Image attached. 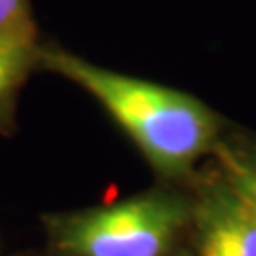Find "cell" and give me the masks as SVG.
<instances>
[{
  "instance_id": "8992f818",
  "label": "cell",
  "mask_w": 256,
  "mask_h": 256,
  "mask_svg": "<svg viewBox=\"0 0 256 256\" xmlns=\"http://www.w3.org/2000/svg\"><path fill=\"white\" fill-rule=\"evenodd\" d=\"M0 34L36 38L28 0H0Z\"/></svg>"
},
{
  "instance_id": "5b68a950",
  "label": "cell",
  "mask_w": 256,
  "mask_h": 256,
  "mask_svg": "<svg viewBox=\"0 0 256 256\" xmlns=\"http://www.w3.org/2000/svg\"><path fill=\"white\" fill-rule=\"evenodd\" d=\"M214 154L224 182L256 212V152L228 146L218 140Z\"/></svg>"
},
{
  "instance_id": "7a4b0ae2",
  "label": "cell",
  "mask_w": 256,
  "mask_h": 256,
  "mask_svg": "<svg viewBox=\"0 0 256 256\" xmlns=\"http://www.w3.org/2000/svg\"><path fill=\"white\" fill-rule=\"evenodd\" d=\"M192 216L169 192L70 212L50 220L54 245L66 256H165Z\"/></svg>"
},
{
  "instance_id": "3957f363",
  "label": "cell",
  "mask_w": 256,
  "mask_h": 256,
  "mask_svg": "<svg viewBox=\"0 0 256 256\" xmlns=\"http://www.w3.org/2000/svg\"><path fill=\"white\" fill-rule=\"evenodd\" d=\"M192 216L200 256H256V212L222 176L205 188Z\"/></svg>"
},
{
  "instance_id": "52a82bcc",
  "label": "cell",
  "mask_w": 256,
  "mask_h": 256,
  "mask_svg": "<svg viewBox=\"0 0 256 256\" xmlns=\"http://www.w3.org/2000/svg\"><path fill=\"white\" fill-rule=\"evenodd\" d=\"M178 256H184V254H178Z\"/></svg>"
},
{
  "instance_id": "277c9868",
  "label": "cell",
  "mask_w": 256,
  "mask_h": 256,
  "mask_svg": "<svg viewBox=\"0 0 256 256\" xmlns=\"http://www.w3.org/2000/svg\"><path fill=\"white\" fill-rule=\"evenodd\" d=\"M36 38L0 34V128L12 122V112L21 86L38 64Z\"/></svg>"
},
{
  "instance_id": "6da1fadb",
  "label": "cell",
  "mask_w": 256,
  "mask_h": 256,
  "mask_svg": "<svg viewBox=\"0 0 256 256\" xmlns=\"http://www.w3.org/2000/svg\"><path fill=\"white\" fill-rule=\"evenodd\" d=\"M38 64L101 102L164 176L188 174L218 144V118L188 93L102 68L61 48H40Z\"/></svg>"
}]
</instances>
